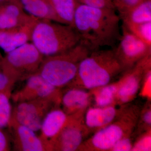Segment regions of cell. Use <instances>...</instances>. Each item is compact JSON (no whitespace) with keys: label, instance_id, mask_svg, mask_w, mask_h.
<instances>
[{"label":"cell","instance_id":"obj_28","mask_svg":"<svg viewBox=\"0 0 151 151\" xmlns=\"http://www.w3.org/2000/svg\"><path fill=\"white\" fill-rule=\"evenodd\" d=\"M133 144V135L125 137L116 143L110 151H132Z\"/></svg>","mask_w":151,"mask_h":151},{"label":"cell","instance_id":"obj_15","mask_svg":"<svg viewBox=\"0 0 151 151\" xmlns=\"http://www.w3.org/2000/svg\"><path fill=\"white\" fill-rule=\"evenodd\" d=\"M38 19L32 18L21 27L0 31V48L7 53L30 40L33 27Z\"/></svg>","mask_w":151,"mask_h":151},{"label":"cell","instance_id":"obj_22","mask_svg":"<svg viewBox=\"0 0 151 151\" xmlns=\"http://www.w3.org/2000/svg\"><path fill=\"white\" fill-rule=\"evenodd\" d=\"M12 93L0 92V129L8 127L12 117L10 99Z\"/></svg>","mask_w":151,"mask_h":151},{"label":"cell","instance_id":"obj_3","mask_svg":"<svg viewBox=\"0 0 151 151\" xmlns=\"http://www.w3.org/2000/svg\"><path fill=\"white\" fill-rule=\"evenodd\" d=\"M30 40L44 57L63 53L80 42L79 36L72 26L45 20L36 22Z\"/></svg>","mask_w":151,"mask_h":151},{"label":"cell","instance_id":"obj_27","mask_svg":"<svg viewBox=\"0 0 151 151\" xmlns=\"http://www.w3.org/2000/svg\"><path fill=\"white\" fill-rule=\"evenodd\" d=\"M78 3L92 7L115 9L111 0H76Z\"/></svg>","mask_w":151,"mask_h":151},{"label":"cell","instance_id":"obj_12","mask_svg":"<svg viewBox=\"0 0 151 151\" xmlns=\"http://www.w3.org/2000/svg\"><path fill=\"white\" fill-rule=\"evenodd\" d=\"M8 127L12 136L14 150L48 151L47 146L34 131L19 124L12 117Z\"/></svg>","mask_w":151,"mask_h":151},{"label":"cell","instance_id":"obj_7","mask_svg":"<svg viewBox=\"0 0 151 151\" xmlns=\"http://www.w3.org/2000/svg\"><path fill=\"white\" fill-rule=\"evenodd\" d=\"M84 113L68 116L67 121L50 144V151H75L89 135L84 125Z\"/></svg>","mask_w":151,"mask_h":151},{"label":"cell","instance_id":"obj_10","mask_svg":"<svg viewBox=\"0 0 151 151\" xmlns=\"http://www.w3.org/2000/svg\"><path fill=\"white\" fill-rule=\"evenodd\" d=\"M47 100H35L17 103L12 111V118L19 124L35 132L40 130L43 119L50 110L60 107Z\"/></svg>","mask_w":151,"mask_h":151},{"label":"cell","instance_id":"obj_13","mask_svg":"<svg viewBox=\"0 0 151 151\" xmlns=\"http://www.w3.org/2000/svg\"><path fill=\"white\" fill-rule=\"evenodd\" d=\"M62 91L60 106L67 116L84 113L92 103L89 90L76 87L68 86Z\"/></svg>","mask_w":151,"mask_h":151},{"label":"cell","instance_id":"obj_19","mask_svg":"<svg viewBox=\"0 0 151 151\" xmlns=\"http://www.w3.org/2000/svg\"><path fill=\"white\" fill-rule=\"evenodd\" d=\"M120 18L124 25L151 22V0H142Z\"/></svg>","mask_w":151,"mask_h":151},{"label":"cell","instance_id":"obj_5","mask_svg":"<svg viewBox=\"0 0 151 151\" xmlns=\"http://www.w3.org/2000/svg\"><path fill=\"white\" fill-rule=\"evenodd\" d=\"M90 52L80 42L63 53L45 57L37 72L52 86L62 89L69 86L74 80L79 63Z\"/></svg>","mask_w":151,"mask_h":151},{"label":"cell","instance_id":"obj_14","mask_svg":"<svg viewBox=\"0 0 151 151\" xmlns=\"http://www.w3.org/2000/svg\"><path fill=\"white\" fill-rule=\"evenodd\" d=\"M124 105H112L105 107L90 106L84 113V122L89 134L107 126L120 115Z\"/></svg>","mask_w":151,"mask_h":151},{"label":"cell","instance_id":"obj_30","mask_svg":"<svg viewBox=\"0 0 151 151\" xmlns=\"http://www.w3.org/2000/svg\"><path fill=\"white\" fill-rule=\"evenodd\" d=\"M10 150L9 141L3 129H0V151Z\"/></svg>","mask_w":151,"mask_h":151},{"label":"cell","instance_id":"obj_23","mask_svg":"<svg viewBox=\"0 0 151 151\" xmlns=\"http://www.w3.org/2000/svg\"><path fill=\"white\" fill-rule=\"evenodd\" d=\"M123 25L132 33L151 47V22Z\"/></svg>","mask_w":151,"mask_h":151},{"label":"cell","instance_id":"obj_17","mask_svg":"<svg viewBox=\"0 0 151 151\" xmlns=\"http://www.w3.org/2000/svg\"><path fill=\"white\" fill-rule=\"evenodd\" d=\"M32 18L24 13L18 3H10L0 12V29L9 31L16 29Z\"/></svg>","mask_w":151,"mask_h":151},{"label":"cell","instance_id":"obj_24","mask_svg":"<svg viewBox=\"0 0 151 151\" xmlns=\"http://www.w3.org/2000/svg\"><path fill=\"white\" fill-rule=\"evenodd\" d=\"M151 108L150 103L149 102L142 109H141L135 130L137 129V134L140 135L151 130Z\"/></svg>","mask_w":151,"mask_h":151},{"label":"cell","instance_id":"obj_4","mask_svg":"<svg viewBox=\"0 0 151 151\" xmlns=\"http://www.w3.org/2000/svg\"><path fill=\"white\" fill-rule=\"evenodd\" d=\"M141 109L138 106L129 103L124 105L118 118L86 139L78 151H111L122 138L134 135Z\"/></svg>","mask_w":151,"mask_h":151},{"label":"cell","instance_id":"obj_2","mask_svg":"<svg viewBox=\"0 0 151 151\" xmlns=\"http://www.w3.org/2000/svg\"><path fill=\"white\" fill-rule=\"evenodd\" d=\"M122 72L113 49L94 50L81 60L75 79L68 86L92 90L110 84Z\"/></svg>","mask_w":151,"mask_h":151},{"label":"cell","instance_id":"obj_20","mask_svg":"<svg viewBox=\"0 0 151 151\" xmlns=\"http://www.w3.org/2000/svg\"><path fill=\"white\" fill-rule=\"evenodd\" d=\"M118 81L89 90L92 94V103L97 107H105L116 105Z\"/></svg>","mask_w":151,"mask_h":151},{"label":"cell","instance_id":"obj_8","mask_svg":"<svg viewBox=\"0 0 151 151\" xmlns=\"http://www.w3.org/2000/svg\"><path fill=\"white\" fill-rule=\"evenodd\" d=\"M119 43L113 48L123 72L131 69L139 61L151 55V47L132 33L123 25Z\"/></svg>","mask_w":151,"mask_h":151},{"label":"cell","instance_id":"obj_11","mask_svg":"<svg viewBox=\"0 0 151 151\" xmlns=\"http://www.w3.org/2000/svg\"><path fill=\"white\" fill-rule=\"evenodd\" d=\"M24 86L12 93L11 98L16 103L29 100H50L60 106L62 89L52 86L42 77L37 72L26 79Z\"/></svg>","mask_w":151,"mask_h":151},{"label":"cell","instance_id":"obj_31","mask_svg":"<svg viewBox=\"0 0 151 151\" xmlns=\"http://www.w3.org/2000/svg\"><path fill=\"white\" fill-rule=\"evenodd\" d=\"M6 1V0H0V2H4Z\"/></svg>","mask_w":151,"mask_h":151},{"label":"cell","instance_id":"obj_26","mask_svg":"<svg viewBox=\"0 0 151 151\" xmlns=\"http://www.w3.org/2000/svg\"><path fill=\"white\" fill-rule=\"evenodd\" d=\"M142 0H111L116 11L121 17L140 3Z\"/></svg>","mask_w":151,"mask_h":151},{"label":"cell","instance_id":"obj_16","mask_svg":"<svg viewBox=\"0 0 151 151\" xmlns=\"http://www.w3.org/2000/svg\"><path fill=\"white\" fill-rule=\"evenodd\" d=\"M68 116L60 107L50 110L45 117L42 124L40 137L50 151V144L64 126Z\"/></svg>","mask_w":151,"mask_h":151},{"label":"cell","instance_id":"obj_25","mask_svg":"<svg viewBox=\"0 0 151 151\" xmlns=\"http://www.w3.org/2000/svg\"><path fill=\"white\" fill-rule=\"evenodd\" d=\"M151 130L139 135L138 139L134 142L132 151L151 150Z\"/></svg>","mask_w":151,"mask_h":151},{"label":"cell","instance_id":"obj_21","mask_svg":"<svg viewBox=\"0 0 151 151\" xmlns=\"http://www.w3.org/2000/svg\"><path fill=\"white\" fill-rule=\"evenodd\" d=\"M60 22L72 26L78 3L76 0H48Z\"/></svg>","mask_w":151,"mask_h":151},{"label":"cell","instance_id":"obj_18","mask_svg":"<svg viewBox=\"0 0 151 151\" xmlns=\"http://www.w3.org/2000/svg\"><path fill=\"white\" fill-rule=\"evenodd\" d=\"M18 1L23 10L30 16L38 20H45L60 23L48 0Z\"/></svg>","mask_w":151,"mask_h":151},{"label":"cell","instance_id":"obj_9","mask_svg":"<svg viewBox=\"0 0 151 151\" xmlns=\"http://www.w3.org/2000/svg\"><path fill=\"white\" fill-rule=\"evenodd\" d=\"M151 55L146 57L131 69L124 71L118 80L116 93V105L129 104L137 96L142 85L146 72L151 69Z\"/></svg>","mask_w":151,"mask_h":151},{"label":"cell","instance_id":"obj_29","mask_svg":"<svg viewBox=\"0 0 151 151\" xmlns=\"http://www.w3.org/2000/svg\"><path fill=\"white\" fill-rule=\"evenodd\" d=\"M14 84L7 76L0 72V92L12 93V89Z\"/></svg>","mask_w":151,"mask_h":151},{"label":"cell","instance_id":"obj_1","mask_svg":"<svg viewBox=\"0 0 151 151\" xmlns=\"http://www.w3.org/2000/svg\"><path fill=\"white\" fill-rule=\"evenodd\" d=\"M121 20L114 9L92 7L78 3L72 27L78 33L80 42L91 52L104 47H116L122 35Z\"/></svg>","mask_w":151,"mask_h":151},{"label":"cell","instance_id":"obj_6","mask_svg":"<svg viewBox=\"0 0 151 151\" xmlns=\"http://www.w3.org/2000/svg\"><path fill=\"white\" fill-rule=\"evenodd\" d=\"M44 58L32 42H28L7 53L3 72L15 84L37 73Z\"/></svg>","mask_w":151,"mask_h":151}]
</instances>
